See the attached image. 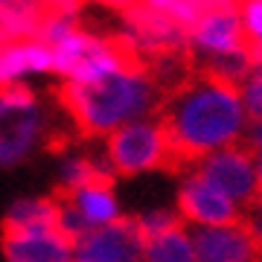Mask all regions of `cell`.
Wrapping results in <instances>:
<instances>
[{
  "instance_id": "1",
  "label": "cell",
  "mask_w": 262,
  "mask_h": 262,
  "mask_svg": "<svg viewBox=\"0 0 262 262\" xmlns=\"http://www.w3.org/2000/svg\"><path fill=\"white\" fill-rule=\"evenodd\" d=\"M158 120L166 131L172 169L195 166L207 155L242 143L248 128L236 84L201 70L163 96Z\"/></svg>"
},
{
  "instance_id": "2",
  "label": "cell",
  "mask_w": 262,
  "mask_h": 262,
  "mask_svg": "<svg viewBox=\"0 0 262 262\" xmlns=\"http://www.w3.org/2000/svg\"><path fill=\"white\" fill-rule=\"evenodd\" d=\"M58 102L76 131H82L84 137H108L111 131L134 120L155 117L163 102V94L149 67L143 61H134L99 82H61Z\"/></svg>"
},
{
  "instance_id": "3",
  "label": "cell",
  "mask_w": 262,
  "mask_h": 262,
  "mask_svg": "<svg viewBox=\"0 0 262 262\" xmlns=\"http://www.w3.org/2000/svg\"><path fill=\"white\" fill-rule=\"evenodd\" d=\"M50 53H53V76L73 84L99 82L105 76L120 73L122 67L137 61L120 44L117 35H99V32L84 29L82 24L70 29L61 41H56Z\"/></svg>"
},
{
  "instance_id": "4",
  "label": "cell",
  "mask_w": 262,
  "mask_h": 262,
  "mask_svg": "<svg viewBox=\"0 0 262 262\" xmlns=\"http://www.w3.org/2000/svg\"><path fill=\"white\" fill-rule=\"evenodd\" d=\"M50 134V117L29 84L0 91V169H15L35 155Z\"/></svg>"
},
{
  "instance_id": "5",
  "label": "cell",
  "mask_w": 262,
  "mask_h": 262,
  "mask_svg": "<svg viewBox=\"0 0 262 262\" xmlns=\"http://www.w3.org/2000/svg\"><path fill=\"white\" fill-rule=\"evenodd\" d=\"M102 158L111 166L114 175H122V178L146 175V172H158V169H172L169 140L158 117L134 120L122 128L111 131L105 137Z\"/></svg>"
},
{
  "instance_id": "6",
  "label": "cell",
  "mask_w": 262,
  "mask_h": 262,
  "mask_svg": "<svg viewBox=\"0 0 262 262\" xmlns=\"http://www.w3.org/2000/svg\"><path fill=\"white\" fill-rule=\"evenodd\" d=\"M117 38L143 64H146V58L158 61V58L187 53V29H181L178 24H172L169 18L146 9L140 3L122 12V29Z\"/></svg>"
},
{
  "instance_id": "7",
  "label": "cell",
  "mask_w": 262,
  "mask_h": 262,
  "mask_svg": "<svg viewBox=\"0 0 262 262\" xmlns=\"http://www.w3.org/2000/svg\"><path fill=\"white\" fill-rule=\"evenodd\" d=\"M192 172L201 175L207 184H213L236 207H251L262 195L259 181H256V160H253V155L245 149L242 143L201 158Z\"/></svg>"
},
{
  "instance_id": "8",
  "label": "cell",
  "mask_w": 262,
  "mask_h": 262,
  "mask_svg": "<svg viewBox=\"0 0 262 262\" xmlns=\"http://www.w3.org/2000/svg\"><path fill=\"white\" fill-rule=\"evenodd\" d=\"M175 213L181 215V222H189L195 227H225L242 222V210L195 172H189L181 181Z\"/></svg>"
},
{
  "instance_id": "9",
  "label": "cell",
  "mask_w": 262,
  "mask_h": 262,
  "mask_svg": "<svg viewBox=\"0 0 262 262\" xmlns=\"http://www.w3.org/2000/svg\"><path fill=\"white\" fill-rule=\"evenodd\" d=\"M189 239L195 262H262V242L245 222L225 227H195Z\"/></svg>"
},
{
  "instance_id": "10",
  "label": "cell",
  "mask_w": 262,
  "mask_h": 262,
  "mask_svg": "<svg viewBox=\"0 0 262 262\" xmlns=\"http://www.w3.org/2000/svg\"><path fill=\"white\" fill-rule=\"evenodd\" d=\"M73 253L88 262H143V236L134 215H120L114 225L94 227L73 245Z\"/></svg>"
},
{
  "instance_id": "11",
  "label": "cell",
  "mask_w": 262,
  "mask_h": 262,
  "mask_svg": "<svg viewBox=\"0 0 262 262\" xmlns=\"http://www.w3.org/2000/svg\"><path fill=\"white\" fill-rule=\"evenodd\" d=\"M3 262H70L73 245L50 230H0Z\"/></svg>"
},
{
  "instance_id": "12",
  "label": "cell",
  "mask_w": 262,
  "mask_h": 262,
  "mask_svg": "<svg viewBox=\"0 0 262 262\" xmlns=\"http://www.w3.org/2000/svg\"><path fill=\"white\" fill-rule=\"evenodd\" d=\"M38 76H53V53L44 41L27 38L0 47V91L27 84Z\"/></svg>"
},
{
  "instance_id": "13",
  "label": "cell",
  "mask_w": 262,
  "mask_h": 262,
  "mask_svg": "<svg viewBox=\"0 0 262 262\" xmlns=\"http://www.w3.org/2000/svg\"><path fill=\"white\" fill-rule=\"evenodd\" d=\"M111 166L105 158H91V155H64L58 163V187L56 195H70L76 189L96 187V184H114Z\"/></svg>"
},
{
  "instance_id": "14",
  "label": "cell",
  "mask_w": 262,
  "mask_h": 262,
  "mask_svg": "<svg viewBox=\"0 0 262 262\" xmlns=\"http://www.w3.org/2000/svg\"><path fill=\"white\" fill-rule=\"evenodd\" d=\"M58 215V198L56 195H35V198H18L12 201L0 230H56Z\"/></svg>"
},
{
  "instance_id": "15",
  "label": "cell",
  "mask_w": 262,
  "mask_h": 262,
  "mask_svg": "<svg viewBox=\"0 0 262 262\" xmlns=\"http://www.w3.org/2000/svg\"><path fill=\"white\" fill-rule=\"evenodd\" d=\"M67 198L70 204L76 207V213L84 219V225L91 227H105V225H114L120 219V201L114 195V184H96V187H84V189H76L70 195H61Z\"/></svg>"
},
{
  "instance_id": "16",
  "label": "cell",
  "mask_w": 262,
  "mask_h": 262,
  "mask_svg": "<svg viewBox=\"0 0 262 262\" xmlns=\"http://www.w3.org/2000/svg\"><path fill=\"white\" fill-rule=\"evenodd\" d=\"M41 3H0V47L38 38Z\"/></svg>"
},
{
  "instance_id": "17",
  "label": "cell",
  "mask_w": 262,
  "mask_h": 262,
  "mask_svg": "<svg viewBox=\"0 0 262 262\" xmlns=\"http://www.w3.org/2000/svg\"><path fill=\"white\" fill-rule=\"evenodd\" d=\"M143 262H195L187 227H175L169 233L143 242Z\"/></svg>"
},
{
  "instance_id": "18",
  "label": "cell",
  "mask_w": 262,
  "mask_h": 262,
  "mask_svg": "<svg viewBox=\"0 0 262 262\" xmlns=\"http://www.w3.org/2000/svg\"><path fill=\"white\" fill-rule=\"evenodd\" d=\"M140 6L169 18L172 24H178L181 29H189L207 12L201 0H140Z\"/></svg>"
},
{
  "instance_id": "19",
  "label": "cell",
  "mask_w": 262,
  "mask_h": 262,
  "mask_svg": "<svg viewBox=\"0 0 262 262\" xmlns=\"http://www.w3.org/2000/svg\"><path fill=\"white\" fill-rule=\"evenodd\" d=\"M236 91H239L248 122H262V58H256L251 64V70L242 76V82L236 84Z\"/></svg>"
},
{
  "instance_id": "20",
  "label": "cell",
  "mask_w": 262,
  "mask_h": 262,
  "mask_svg": "<svg viewBox=\"0 0 262 262\" xmlns=\"http://www.w3.org/2000/svg\"><path fill=\"white\" fill-rule=\"evenodd\" d=\"M236 12H239L248 50L253 53V58H262V0H239Z\"/></svg>"
},
{
  "instance_id": "21",
  "label": "cell",
  "mask_w": 262,
  "mask_h": 262,
  "mask_svg": "<svg viewBox=\"0 0 262 262\" xmlns=\"http://www.w3.org/2000/svg\"><path fill=\"white\" fill-rule=\"evenodd\" d=\"M134 225H137V233L143 236V242H149L155 236H163L175 227H184L181 215L175 210H149V213L134 215Z\"/></svg>"
},
{
  "instance_id": "22",
  "label": "cell",
  "mask_w": 262,
  "mask_h": 262,
  "mask_svg": "<svg viewBox=\"0 0 262 262\" xmlns=\"http://www.w3.org/2000/svg\"><path fill=\"white\" fill-rule=\"evenodd\" d=\"M242 222H245L248 227H251L253 236H256V239L262 242V195L256 198V201H253L251 207H248V215H242Z\"/></svg>"
},
{
  "instance_id": "23",
  "label": "cell",
  "mask_w": 262,
  "mask_h": 262,
  "mask_svg": "<svg viewBox=\"0 0 262 262\" xmlns=\"http://www.w3.org/2000/svg\"><path fill=\"white\" fill-rule=\"evenodd\" d=\"M88 0H41V6H58V9H79Z\"/></svg>"
},
{
  "instance_id": "24",
  "label": "cell",
  "mask_w": 262,
  "mask_h": 262,
  "mask_svg": "<svg viewBox=\"0 0 262 262\" xmlns=\"http://www.w3.org/2000/svg\"><path fill=\"white\" fill-rule=\"evenodd\" d=\"M99 3H105V6H111V9L125 12V9H131V6H137L140 0H99Z\"/></svg>"
},
{
  "instance_id": "25",
  "label": "cell",
  "mask_w": 262,
  "mask_h": 262,
  "mask_svg": "<svg viewBox=\"0 0 262 262\" xmlns=\"http://www.w3.org/2000/svg\"><path fill=\"white\" fill-rule=\"evenodd\" d=\"M253 160H256V181H259V192H262V151L253 155Z\"/></svg>"
},
{
  "instance_id": "26",
  "label": "cell",
  "mask_w": 262,
  "mask_h": 262,
  "mask_svg": "<svg viewBox=\"0 0 262 262\" xmlns=\"http://www.w3.org/2000/svg\"><path fill=\"white\" fill-rule=\"evenodd\" d=\"M0 3H41V0H0Z\"/></svg>"
},
{
  "instance_id": "27",
  "label": "cell",
  "mask_w": 262,
  "mask_h": 262,
  "mask_svg": "<svg viewBox=\"0 0 262 262\" xmlns=\"http://www.w3.org/2000/svg\"><path fill=\"white\" fill-rule=\"evenodd\" d=\"M70 262H88V259H82V256H76V253H73V259H70Z\"/></svg>"
}]
</instances>
